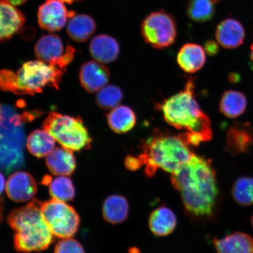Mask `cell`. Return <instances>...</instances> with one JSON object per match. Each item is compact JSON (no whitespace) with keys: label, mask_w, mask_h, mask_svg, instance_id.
I'll list each match as a JSON object with an SVG mask.
<instances>
[{"label":"cell","mask_w":253,"mask_h":253,"mask_svg":"<svg viewBox=\"0 0 253 253\" xmlns=\"http://www.w3.org/2000/svg\"><path fill=\"white\" fill-rule=\"evenodd\" d=\"M170 181L181 194L185 210L194 217L212 214L219 194L216 173L211 161L195 154Z\"/></svg>","instance_id":"6da1fadb"},{"label":"cell","mask_w":253,"mask_h":253,"mask_svg":"<svg viewBox=\"0 0 253 253\" xmlns=\"http://www.w3.org/2000/svg\"><path fill=\"white\" fill-rule=\"evenodd\" d=\"M195 84L188 79L184 89L160 105L168 124L184 132L179 135L189 146L197 147L212 138L211 123L195 97Z\"/></svg>","instance_id":"7a4b0ae2"},{"label":"cell","mask_w":253,"mask_h":253,"mask_svg":"<svg viewBox=\"0 0 253 253\" xmlns=\"http://www.w3.org/2000/svg\"><path fill=\"white\" fill-rule=\"evenodd\" d=\"M75 52L74 47L68 46L64 54L49 64L40 60L31 61L24 63L16 74L11 71H2V89L28 95L41 93L46 86L58 89L62 76L74 59Z\"/></svg>","instance_id":"3957f363"},{"label":"cell","mask_w":253,"mask_h":253,"mask_svg":"<svg viewBox=\"0 0 253 253\" xmlns=\"http://www.w3.org/2000/svg\"><path fill=\"white\" fill-rule=\"evenodd\" d=\"M189 147L179 134L156 131L142 141V151L138 157L145 166L148 176H153L158 169L173 174L194 154Z\"/></svg>","instance_id":"277c9868"},{"label":"cell","mask_w":253,"mask_h":253,"mask_svg":"<svg viewBox=\"0 0 253 253\" xmlns=\"http://www.w3.org/2000/svg\"><path fill=\"white\" fill-rule=\"evenodd\" d=\"M41 204L32 201L9 214L7 220L14 231V248L18 252L43 251L53 242L55 236L44 219Z\"/></svg>","instance_id":"5b68a950"},{"label":"cell","mask_w":253,"mask_h":253,"mask_svg":"<svg viewBox=\"0 0 253 253\" xmlns=\"http://www.w3.org/2000/svg\"><path fill=\"white\" fill-rule=\"evenodd\" d=\"M43 128L52 136L62 147L72 151L88 149L91 138L80 117L50 112L42 124Z\"/></svg>","instance_id":"8992f818"},{"label":"cell","mask_w":253,"mask_h":253,"mask_svg":"<svg viewBox=\"0 0 253 253\" xmlns=\"http://www.w3.org/2000/svg\"><path fill=\"white\" fill-rule=\"evenodd\" d=\"M41 211L55 237L69 238L77 232L80 218L75 209L66 202L52 198L41 204Z\"/></svg>","instance_id":"52a82bcc"},{"label":"cell","mask_w":253,"mask_h":253,"mask_svg":"<svg viewBox=\"0 0 253 253\" xmlns=\"http://www.w3.org/2000/svg\"><path fill=\"white\" fill-rule=\"evenodd\" d=\"M141 33L145 42L152 47L166 48L175 42L177 34L175 21L165 11L151 12L142 21Z\"/></svg>","instance_id":"ba28073f"},{"label":"cell","mask_w":253,"mask_h":253,"mask_svg":"<svg viewBox=\"0 0 253 253\" xmlns=\"http://www.w3.org/2000/svg\"><path fill=\"white\" fill-rule=\"evenodd\" d=\"M74 12L68 11L64 2L60 0H47L38 12L40 26L49 32L59 31L64 27L68 19L74 17Z\"/></svg>","instance_id":"9c48e42d"},{"label":"cell","mask_w":253,"mask_h":253,"mask_svg":"<svg viewBox=\"0 0 253 253\" xmlns=\"http://www.w3.org/2000/svg\"><path fill=\"white\" fill-rule=\"evenodd\" d=\"M5 189L8 198L18 203L31 201L37 192L36 180L30 173L24 171L12 174Z\"/></svg>","instance_id":"30bf717a"},{"label":"cell","mask_w":253,"mask_h":253,"mask_svg":"<svg viewBox=\"0 0 253 253\" xmlns=\"http://www.w3.org/2000/svg\"><path fill=\"white\" fill-rule=\"evenodd\" d=\"M110 72L103 63L89 61L84 63L79 72L82 87L88 93H93L102 89L109 82Z\"/></svg>","instance_id":"8fae6325"},{"label":"cell","mask_w":253,"mask_h":253,"mask_svg":"<svg viewBox=\"0 0 253 253\" xmlns=\"http://www.w3.org/2000/svg\"><path fill=\"white\" fill-rule=\"evenodd\" d=\"M253 145V126L249 123H235L227 133L226 150L231 154L248 153Z\"/></svg>","instance_id":"7c38bea8"},{"label":"cell","mask_w":253,"mask_h":253,"mask_svg":"<svg viewBox=\"0 0 253 253\" xmlns=\"http://www.w3.org/2000/svg\"><path fill=\"white\" fill-rule=\"evenodd\" d=\"M215 36L217 42L224 48L235 49L244 42L245 30L239 21L227 18L217 25Z\"/></svg>","instance_id":"4fadbf2b"},{"label":"cell","mask_w":253,"mask_h":253,"mask_svg":"<svg viewBox=\"0 0 253 253\" xmlns=\"http://www.w3.org/2000/svg\"><path fill=\"white\" fill-rule=\"evenodd\" d=\"M1 30L0 38L2 41L11 39L23 27L25 18L24 15L14 5L5 0H1Z\"/></svg>","instance_id":"5bb4252c"},{"label":"cell","mask_w":253,"mask_h":253,"mask_svg":"<svg viewBox=\"0 0 253 253\" xmlns=\"http://www.w3.org/2000/svg\"><path fill=\"white\" fill-rule=\"evenodd\" d=\"M177 62L183 71L194 74L200 70L205 64V50L198 44L186 43L179 50Z\"/></svg>","instance_id":"9a60e30c"},{"label":"cell","mask_w":253,"mask_h":253,"mask_svg":"<svg viewBox=\"0 0 253 253\" xmlns=\"http://www.w3.org/2000/svg\"><path fill=\"white\" fill-rule=\"evenodd\" d=\"M46 164L50 172L56 176H70L77 167L73 151L63 147L55 148L46 157Z\"/></svg>","instance_id":"2e32d148"},{"label":"cell","mask_w":253,"mask_h":253,"mask_svg":"<svg viewBox=\"0 0 253 253\" xmlns=\"http://www.w3.org/2000/svg\"><path fill=\"white\" fill-rule=\"evenodd\" d=\"M90 52L96 61L109 63L118 58L120 46L118 41L107 35H100L91 41Z\"/></svg>","instance_id":"e0dca14e"},{"label":"cell","mask_w":253,"mask_h":253,"mask_svg":"<svg viewBox=\"0 0 253 253\" xmlns=\"http://www.w3.org/2000/svg\"><path fill=\"white\" fill-rule=\"evenodd\" d=\"M217 253H253V239L248 234L236 232L221 239H215Z\"/></svg>","instance_id":"ac0fdd59"},{"label":"cell","mask_w":253,"mask_h":253,"mask_svg":"<svg viewBox=\"0 0 253 253\" xmlns=\"http://www.w3.org/2000/svg\"><path fill=\"white\" fill-rule=\"evenodd\" d=\"M177 219L172 210L166 207L156 209L151 213L148 224L150 229L157 236H166L175 230Z\"/></svg>","instance_id":"d6986e66"},{"label":"cell","mask_w":253,"mask_h":253,"mask_svg":"<svg viewBox=\"0 0 253 253\" xmlns=\"http://www.w3.org/2000/svg\"><path fill=\"white\" fill-rule=\"evenodd\" d=\"M35 53L41 61L47 63L54 61L64 54L62 41L56 35H46L38 41Z\"/></svg>","instance_id":"ffe728a7"},{"label":"cell","mask_w":253,"mask_h":253,"mask_svg":"<svg viewBox=\"0 0 253 253\" xmlns=\"http://www.w3.org/2000/svg\"><path fill=\"white\" fill-rule=\"evenodd\" d=\"M107 121L111 129L118 134L126 133L134 127L136 116L129 107L119 106L112 109L107 115Z\"/></svg>","instance_id":"44dd1931"},{"label":"cell","mask_w":253,"mask_h":253,"mask_svg":"<svg viewBox=\"0 0 253 253\" xmlns=\"http://www.w3.org/2000/svg\"><path fill=\"white\" fill-rule=\"evenodd\" d=\"M55 138L45 129H36L27 138V147L37 158L48 156L55 148Z\"/></svg>","instance_id":"7402d4cb"},{"label":"cell","mask_w":253,"mask_h":253,"mask_svg":"<svg viewBox=\"0 0 253 253\" xmlns=\"http://www.w3.org/2000/svg\"><path fill=\"white\" fill-rule=\"evenodd\" d=\"M128 201L122 195H111L103 204L104 219L112 224H118L126 220L128 216Z\"/></svg>","instance_id":"603a6c76"},{"label":"cell","mask_w":253,"mask_h":253,"mask_svg":"<svg viewBox=\"0 0 253 253\" xmlns=\"http://www.w3.org/2000/svg\"><path fill=\"white\" fill-rule=\"evenodd\" d=\"M96 30V24L93 18L85 14L75 15L70 18L68 34L73 40L84 42L93 36Z\"/></svg>","instance_id":"cb8c5ba5"},{"label":"cell","mask_w":253,"mask_h":253,"mask_svg":"<svg viewBox=\"0 0 253 253\" xmlns=\"http://www.w3.org/2000/svg\"><path fill=\"white\" fill-rule=\"evenodd\" d=\"M248 101L244 94L235 90H227L221 96L219 109L228 118H236L244 113Z\"/></svg>","instance_id":"d4e9b609"},{"label":"cell","mask_w":253,"mask_h":253,"mask_svg":"<svg viewBox=\"0 0 253 253\" xmlns=\"http://www.w3.org/2000/svg\"><path fill=\"white\" fill-rule=\"evenodd\" d=\"M221 0H189L187 14L195 23H205L213 17L216 6Z\"/></svg>","instance_id":"484cf974"},{"label":"cell","mask_w":253,"mask_h":253,"mask_svg":"<svg viewBox=\"0 0 253 253\" xmlns=\"http://www.w3.org/2000/svg\"><path fill=\"white\" fill-rule=\"evenodd\" d=\"M49 191L53 199L63 202L71 201L75 196V188L68 176H57L49 182Z\"/></svg>","instance_id":"4316f807"},{"label":"cell","mask_w":253,"mask_h":253,"mask_svg":"<svg viewBox=\"0 0 253 253\" xmlns=\"http://www.w3.org/2000/svg\"><path fill=\"white\" fill-rule=\"evenodd\" d=\"M232 197L239 205L248 207L253 205V178L242 176L233 185Z\"/></svg>","instance_id":"83f0119b"},{"label":"cell","mask_w":253,"mask_h":253,"mask_svg":"<svg viewBox=\"0 0 253 253\" xmlns=\"http://www.w3.org/2000/svg\"><path fill=\"white\" fill-rule=\"evenodd\" d=\"M123 98L120 88L115 85H107L99 91L96 95V102L100 108L113 109L118 107Z\"/></svg>","instance_id":"f1b7e54d"},{"label":"cell","mask_w":253,"mask_h":253,"mask_svg":"<svg viewBox=\"0 0 253 253\" xmlns=\"http://www.w3.org/2000/svg\"><path fill=\"white\" fill-rule=\"evenodd\" d=\"M54 253H85V252L80 243L69 237L62 239L57 243Z\"/></svg>","instance_id":"f546056e"},{"label":"cell","mask_w":253,"mask_h":253,"mask_svg":"<svg viewBox=\"0 0 253 253\" xmlns=\"http://www.w3.org/2000/svg\"><path fill=\"white\" fill-rule=\"evenodd\" d=\"M125 165L126 169L131 170H137L142 165L141 160L139 157L127 156L125 160Z\"/></svg>","instance_id":"4dcf8cb0"},{"label":"cell","mask_w":253,"mask_h":253,"mask_svg":"<svg viewBox=\"0 0 253 253\" xmlns=\"http://www.w3.org/2000/svg\"><path fill=\"white\" fill-rule=\"evenodd\" d=\"M204 49L208 55H215L219 52V45L213 40L208 41L205 43Z\"/></svg>","instance_id":"1f68e13d"},{"label":"cell","mask_w":253,"mask_h":253,"mask_svg":"<svg viewBox=\"0 0 253 253\" xmlns=\"http://www.w3.org/2000/svg\"><path fill=\"white\" fill-rule=\"evenodd\" d=\"M5 1L15 6L23 4L27 0H5Z\"/></svg>","instance_id":"d6a6232c"},{"label":"cell","mask_w":253,"mask_h":253,"mask_svg":"<svg viewBox=\"0 0 253 253\" xmlns=\"http://www.w3.org/2000/svg\"><path fill=\"white\" fill-rule=\"evenodd\" d=\"M1 192L5 188L6 182L4 181V177L1 175Z\"/></svg>","instance_id":"836d02e7"},{"label":"cell","mask_w":253,"mask_h":253,"mask_svg":"<svg viewBox=\"0 0 253 253\" xmlns=\"http://www.w3.org/2000/svg\"><path fill=\"white\" fill-rule=\"evenodd\" d=\"M60 1H63V2L69 3V4H71V3L77 1V0H60Z\"/></svg>","instance_id":"e575fe53"},{"label":"cell","mask_w":253,"mask_h":253,"mask_svg":"<svg viewBox=\"0 0 253 253\" xmlns=\"http://www.w3.org/2000/svg\"><path fill=\"white\" fill-rule=\"evenodd\" d=\"M251 58L253 61V42L251 46Z\"/></svg>","instance_id":"d590c367"},{"label":"cell","mask_w":253,"mask_h":253,"mask_svg":"<svg viewBox=\"0 0 253 253\" xmlns=\"http://www.w3.org/2000/svg\"><path fill=\"white\" fill-rule=\"evenodd\" d=\"M251 221L252 226L253 228V214H252V217H251Z\"/></svg>","instance_id":"8d00e7d4"}]
</instances>
